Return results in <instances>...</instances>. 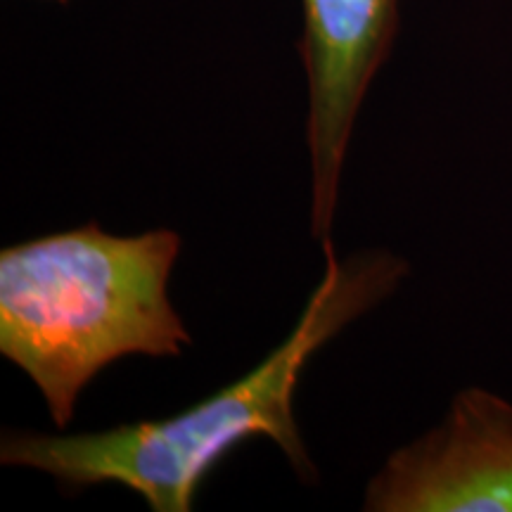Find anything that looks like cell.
I'll return each mask as SVG.
<instances>
[{"mask_svg": "<svg viewBox=\"0 0 512 512\" xmlns=\"http://www.w3.org/2000/svg\"><path fill=\"white\" fill-rule=\"evenodd\" d=\"M60 3H67V0H60Z\"/></svg>", "mask_w": 512, "mask_h": 512, "instance_id": "cell-5", "label": "cell"}, {"mask_svg": "<svg viewBox=\"0 0 512 512\" xmlns=\"http://www.w3.org/2000/svg\"><path fill=\"white\" fill-rule=\"evenodd\" d=\"M363 510L512 512V403L482 387L458 392L434 430L370 479Z\"/></svg>", "mask_w": 512, "mask_h": 512, "instance_id": "cell-4", "label": "cell"}, {"mask_svg": "<svg viewBox=\"0 0 512 512\" xmlns=\"http://www.w3.org/2000/svg\"><path fill=\"white\" fill-rule=\"evenodd\" d=\"M302 10L299 55L309 79L311 235L328 245L351 133L370 81L392 50L399 0H302Z\"/></svg>", "mask_w": 512, "mask_h": 512, "instance_id": "cell-3", "label": "cell"}, {"mask_svg": "<svg viewBox=\"0 0 512 512\" xmlns=\"http://www.w3.org/2000/svg\"><path fill=\"white\" fill-rule=\"evenodd\" d=\"M181 247L171 228L112 235L88 223L0 252V354L36 384L57 430L110 363L190 347L169 299Z\"/></svg>", "mask_w": 512, "mask_h": 512, "instance_id": "cell-2", "label": "cell"}, {"mask_svg": "<svg viewBox=\"0 0 512 512\" xmlns=\"http://www.w3.org/2000/svg\"><path fill=\"white\" fill-rule=\"evenodd\" d=\"M325 271L294 330L259 366L216 394L162 420H140L102 432L41 434L5 430L0 463L46 472L60 484H119L155 512H188L204 477L249 437L273 439L302 477L316 467L294 418V392L320 347L392 294L408 264L373 249L339 259L323 245Z\"/></svg>", "mask_w": 512, "mask_h": 512, "instance_id": "cell-1", "label": "cell"}]
</instances>
